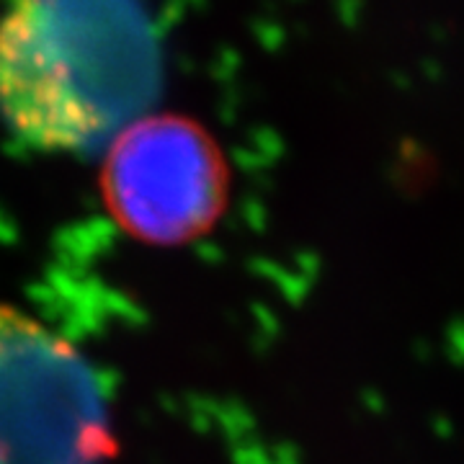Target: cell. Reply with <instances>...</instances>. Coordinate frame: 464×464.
I'll list each match as a JSON object with an SVG mask.
<instances>
[{
    "mask_svg": "<svg viewBox=\"0 0 464 464\" xmlns=\"http://www.w3.org/2000/svg\"><path fill=\"white\" fill-rule=\"evenodd\" d=\"M158 83L142 0H8L0 16V119L29 148H109Z\"/></svg>",
    "mask_w": 464,
    "mask_h": 464,
    "instance_id": "6da1fadb",
    "label": "cell"
},
{
    "mask_svg": "<svg viewBox=\"0 0 464 464\" xmlns=\"http://www.w3.org/2000/svg\"><path fill=\"white\" fill-rule=\"evenodd\" d=\"M111 454L106 400L83 353L0 304V464H101Z\"/></svg>",
    "mask_w": 464,
    "mask_h": 464,
    "instance_id": "7a4b0ae2",
    "label": "cell"
},
{
    "mask_svg": "<svg viewBox=\"0 0 464 464\" xmlns=\"http://www.w3.org/2000/svg\"><path fill=\"white\" fill-rule=\"evenodd\" d=\"M230 160L197 119L150 111L106 148L103 199L137 240L186 246L227 212Z\"/></svg>",
    "mask_w": 464,
    "mask_h": 464,
    "instance_id": "3957f363",
    "label": "cell"
}]
</instances>
